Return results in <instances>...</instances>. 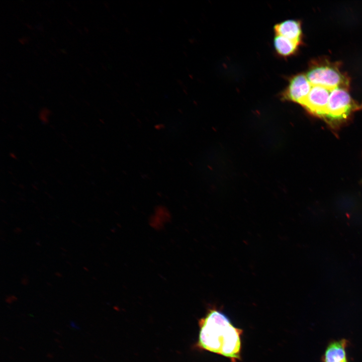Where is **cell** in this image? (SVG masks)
<instances>
[{"label": "cell", "instance_id": "cell-1", "mask_svg": "<svg viewBox=\"0 0 362 362\" xmlns=\"http://www.w3.org/2000/svg\"><path fill=\"white\" fill-rule=\"evenodd\" d=\"M198 324L199 337L195 345L198 349L222 355L231 362L241 360L243 330L235 327L224 313L210 308Z\"/></svg>", "mask_w": 362, "mask_h": 362}, {"label": "cell", "instance_id": "cell-2", "mask_svg": "<svg viewBox=\"0 0 362 362\" xmlns=\"http://www.w3.org/2000/svg\"><path fill=\"white\" fill-rule=\"evenodd\" d=\"M361 108L362 105L352 99L347 88H335L330 91L323 119L330 128L337 130L346 123L352 113Z\"/></svg>", "mask_w": 362, "mask_h": 362}, {"label": "cell", "instance_id": "cell-3", "mask_svg": "<svg viewBox=\"0 0 362 362\" xmlns=\"http://www.w3.org/2000/svg\"><path fill=\"white\" fill-rule=\"evenodd\" d=\"M306 77L312 86H320L330 90L337 87L347 88L348 78L339 70L337 64L326 60L313 62Z\"/></svg>", "mask_w": 362, "mask_h": 362}, {"label": "cell", "instance_id": "cell-4", "mask_svg": "<svg viewBox=\"0 0 362 362\" xmlns=\"http://www.w3.org/2000/svg\"><path fill=\"white\" fill-rule=\"evenodd\" d=\"M312 85L303 74H298L290 79L288 86L282 92L283 100L302 105L309 95Z\"/></svg>", "mask_w": 362, "mask_h": 362}, {"label": "cell", "instance_id": "cell-5", "mask_svg": "<svg viewBox=\"0 0 362 362\" xmlns=\"http://www.w3.org/2000/svg\"><path fill=\"white\" fill-rule=\"evenodd\" d=\"M330 90L320 86H312L302 105L313 115L323 119L327 108Z\"/></svg>", "mask_w": 362, "mask_h": 362}, {"label": "cell", "instance_id": "cell-6", "mask_svg": "<svg viewBox=\"0 0 362 362\" xmlns=\"http://www.w3.org/2000/svg\"><path fill=\"white\" fill-rule=\"evenodd\" d=\"M349 345V340L345 338L330 341L321 357V362H349L346 350Z\"/></svg>", "mask_w": 362, "mask_h": 362}, {"label": "cell", "instance_id": "cell-7", "mask_svg": "<svg viewBox=\"0 0 362 362\" xmlns=\"http://www.w3.org/2000/svg\"><path fill=\"white\" fill-rule=\"evenodd\" d=\"M276 35H280L296 42L301 43L302 29L301 23L295 20H288L274 26Z\"/></svg>", "mask_w": 362, "mask_h": 362}, {"label": "cell", "instance_id": "cell-8", "mask_svg": "<svg viewBox=\"0 0 362 362\" xmlns=\"http://www.w3.org/2000/svg\"><path fill=\"white\" fill-rule=\"evenodd\" d=\"M274 47L280 56L288 57L293 55L297 50L299 43L291 40L283 36L276 35Z\"/></svg>", "mask_w": 362, "mask_h": 362}, {"label": "cell", "instance_id": "cell-9", "mask_svg": "<svg viewBox=\"0 0 362 362\" xmlns=\"http://www.w3.org/2000/svg\"><path fill=\"white\" fill-rule=\"evenodd\" d=\"M50 114V111L47 108H43L40 112V118L43 121H46L48 116Z\"/></svg>", "mask_w": 362, "mask_h": 362}, {"label": "cell", "instance_id": "cell-10", "mask_svg": "<svg viewBox=\"0 0 362 362\" xmlns=\"http://www.w3.org/2000/svg\"><path fill=\"white\" fill-rule=\"evenodd\" d=\"M27 41V38L26 37H24V38L23 37L19 40V41L22 44H25Z\"/></svg>", "mask_w": 362, "mask_h": 362}, {"label": "cell", "instance_id": "cell-11", "mask_svg": "<svg viewBox=\"0 0 362 362\" xmlns=\"http://www.w3.org/2000/svg\"><path fill=\"white\" fill-rule=\"evenodd\" d=\"M70 325H71V326L72 328H73L79 329V328L77 326V325H76V324L74 323V322L73 321H71V322H70Z\"/></svg>", "mask_w": 362, "mask_h": 362}]
</instances>
